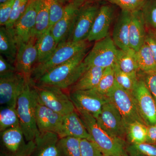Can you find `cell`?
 Segmentation results:
<instances>
[{
    "label": "cell",
    "instance_id": "42",
    "mask_svg": "<svg viewBox=\"0 0 156 156\" xmlns=\"http://www.w3.org/2000/svg\"><path fill=\"white\" fill-rule=\"evenodd\" d=\"M145 44L150 48L156 61V30L151 28H147Z\"/></svg>",
    "mask_w": 156,
    "mask_h": 156
},
{
    "label": "cell",
    "instance_id": "39",
    "mask_svg": "<svg viewBox=\"0 0 156 156\" xmlns=\"http://www.w3.org/2000/svg\"><path fill=\"white\" fill-rule=\"evenodd\" d=\"M81 156H103L99 148L92 140H80Z\"/></svg>",
    "mask_w": 156,
    "mask_h": 156
},
{
    "label": "cell",
    "instance_id": "37",
    "mask_svg": "<svg viewBox=\"0 0 156 156\" xmlns=\"http://www.w3.org/2000/svg\"><path fill=\"white\" fill-rule=\"evenodd\" d=\"M50 9V27L53 26L63 17L65 8H63L57 0H49Z\"/></svg>",
    "mask_w": 156,
    "mask_h": 156
},
{
    "label": "cell",
    "instance_id": "11",
    "mask_svg": "<svg viewBox=\"0 0 156 156\" xmlns=\"http://www.w3.org/2000/svg\"><path fill=\"white\" fill-rule=\"evenodd\" d=\"M27 82L24 76L17 72L0 76L1 106H17V99Z\"/></svg>",
    "mask_w": 156,
    "mask_h": 156
},
{
    "label": "cell",
    "instance_id": "1",
    "mask_svg": "<svg viewBox=\"0 0 156 156\" xmlns=\"http://www.w3.org/2000/svg\"><path fill=\"white\" fill-rule=\"evenodd\" d=\"M88 48L69 61L50 70L36 82L31 83L56 86L68 91L87 69L83 60L88 54Z\"/></svg>",
    "mask_w": 156,
    "mask_h": 156
},
{
    "label": "cell",
    "instance_id": "28",
    "mask_svg": "<svg viewBox=\"0 0 156 156\" xmlns=\"http://www.w3.org/2000/svg\"><path fill=\"white\" fill-rule=\"evenodd\" d=\"M80 140L73 136L59 138L57 143L58 156H81Z\"/></svg>",
    "mask_w": 156,
    "mask_h": 156
},
{
    "label": "cell",
    "instance_id": "12",
    "mask_svg": "<svg viewBox=\"0 0 156 156\" xmlns=\"http://www.w3.org/2000/svg\"><path fill=\"white\" fill-rule=\"evenodd\" d=\"M36 37H32L28 41L19 44L14 66L16 71L30 83L31 76L38 60Z\"/></svg>",
    "mask_w": 156,
    "mask_h": 156
},
{
    "label": "cell",
    "instance_id": "34",
    "mask_svg": "<svg viewBox=\"0 0 156 156\" xmlns=\"http://www.w3.org/2000/svg\"><path fill=\"white\" fill-rule=\"evenodd\" d=\"M126 152L128 156H156V144L143 143L126 145Z\"/></svg>",
    "mask_w": 156,
    "mask_h": 156
},
{
    "label": "cell",
    "instance_id": "8",
    "mask_svg": "<svg viewBox=\"0 0 156 156\" xmlns=\"http://www.w3.org/2000/svg\"><path fill=\"white\" fill-rule=\"evenodd\" d=\"M110 36L95 42L83 60L87 69L92 66L106 68L115 62L118 49Z\"/></svg>",
    "mask_w": 156,
    "mask_h": 156
},
{
    "label": "cell",
    "instance_id": "27",
    "mask_svg": "<svg viewBox=\"0 0 156 156\" xmlns=\"http://www.w3.org/2000/svg\"><path fill=\"white\" fill-rule=\"evenodd\" d=\"M37 15L33 37H37L50 27L49 0H36Z\"/></svg>",
    "mask_w": 156,
    "mask_h": 156
},
{
    "label": "cell",
    "instance_id": "21",
    "mask_svg": "<svg viewBox=\"0 0 156 156\" xmlns=\"http://www.w3.org/2000/svg\"><path fill=\"white\" fill-rule=\"evenodd\" d=\"M147 27L141 10L131 12L129 27L130 48L137 52L145 43Z\"/></svg>",
    "mask_w": 156,
    "mask_h": 156
},
{
    "label": "cell",
    "instance_id": "23",
    "mask_svg": "<svg viewBox=\"0 0 156 156\" xmlns=\"http://www.w3.org/2000/svg\"><path fill=\"white\" fill-rule=\"evenodd\" d=\"M18 47L19 44L13 29L1 26L0 53L9 62L14 66Z\"/></svg>",
    "mask_w": 156,
    "mask_h": 156
},
{
    "label": "cell",
    "instance_id": "30",
    "mask_svg": "<svg viewBox=\"0 0 156 156\" xmlns=\"http://www.w3.org/2000/svg\"><path fill=\"white\" fill-rule=\"evenodd\" d=\"M20 126L17 106H2L0 109V131Z\"/></svg>",
    "mask_w": 156,
    "mask_h": 156
},
{
    "label": "cell",
    "instance_id": "6",
    "mask_svg": "<svg viewBox=\"0 0 156 156\" xmlns=\"http://www.w3.org/2000/svg\"><path fill=\"white\" fill-rule=\"evenodd\" d=\"M107 97L120 112L127 128L129 124L134 122L145 124L140 114L133 94L121 87L116 81Z\"/></svg>",
    "mask_w": 156,
    "mask_h": 156
},
{
    "label": "cell",
    "instance_id": "40",
    "mask_svg": "<svg viewBox=\"0 0 156 156\" xmlns=\"http://www.w3.org/2000/svg\"><path fill=\"white\" fill-rule=\"evenodd\" d=\"M137 75L142 78L156 102V71L144 73L138 71Z\"/></svg>",
    "mask_w": 156,
    "mask_h": 156
},
{
    "label": "cell",
    "instance_id": "36",
    "mask_svg": "<svg viewBox=\"0 0 156 156\" xmlns=\"http://www.w3.org/2000/svg\"><path fill=\"white\" fill-rule=\"evenodd\" d=\"M28 0H15L10 19L6 27L12 28L25 12L28 5Z\"/></svg>",
    "mask_w": 156,
    "mask_h": 156
},
{
    "label": "cell",
    "instance_id": "10",
    "mask_svg": "<svg viewBox=\"0 0 156 156\" xmlns=\"http://www.w3.org/2000/svg\"><path fill=\"white\" fill-rule=\"evenodd\" d=\"M71 100L76 110L83 111L97 119L105 104L109 101L108 97L94 89L79 90L69 92Z\"/></svg>",
    "mask_w": 156,
    "mask_h": 156
},
{
    "label": "cell",
    "instance_id": "33",
    "mask_svg": "<svg viewBox=\"0 0 156 156\" xmlns=\"http://www.w3.org/2000/svg\"><path fill=\"white\" fill-rule=\"evenodd\" d=\"M115 82L114 70L112 66L105 69L99 83L93 89L101 95L107 97L108 93L114 86Z\"/></svg>",
    "mask_w": 156,
    "mask_h": 156
},
{
    "label": "cell",
    "instance_id": "45",
    "mask_svg": "<svg viewBox=\"0 0 156 156\" xmlns=\"http://www.w3.org/2000/svg\"><path fill=\"white\" fill-rule=\"evenodd\" d=\"M9 1V0H0V5L4 4V3H5Z\"/></svg>",
    "mask_w": 156,
    "mask_h": 156
},
{
    "label": "cell",
    "instance_id": "4",
    "mask_svg": "<svg viewBox=\"0 0 156 156\" xmlns=\"http://www.w3.org/2000/svg\"><path fill=\"white\" fill-rule=\"evenodd\" d=\"M87 40L79 42L65 41L58 44L57 48L48 59L36 64L31 76V82H35L49 70L65 63L81 51L89 48Z\"/></svg>",
    "mask_w": 156,
    "mask_h": 156
},
{
    "label": "cell",
    "instance_id": "41",
    "mask_svg": "<svg viewBox=\"0 0 156 156\" xmlns=\"http://www.w3.org/2000/svg\"><path fill=\"white\" fill-rule=\"evenodd\" d=\"M15 0H9L0 5V25L6 26L9 22Z\"/></svg>",
    "mask_w": 156,
    "mask_h": 156
},
{
    "label": "cell",
    "instance_id": "2",
    "mask_svg": "<svg viewBox=\"0 0 156 156\" xmlns=\"http://www.w3.org/2000/svg\"><path fill=\"white\" fill-rule=\"evenodd\" d=\"M83 122L92 140L99 148L104 156H122L126 154L124 140L111 136L98 123L96 119L89 113L76 110Z\"/></svg>",
    "mask_w": 156,
    "mask_h": 156
},
{
    "label": "cell",
    "instance_id": "24",
    "mask_svg": "<svg viewBox=\"0 0 156 156\" xmlns=\"http://www.w3.org/2000/svg\"><path fill=\"white\" fill-rule=\"evenodd\" d=\"M104 69V68L96 66L87 69L76 83L70 88L69 92L95 89L100 82Z\"/></svg>",
    "mask_w": 156,
    "mask_h": 156
},
{
    "label": "cell",
    "instance_id": "44",
    "mask_svg": "<svg viewBox=\"0 0 156 156\" xmlns=\"http://www.w3.org/2000/svg\"><path fill=\"white\" fill-rule=\"evenodd\" d=\"M146 142L156 144V124L147 126Z\"/></svg>",
    "mask_w": 156,
    "mask_h": 156
},
{
    "label": "cell",
    "instance_id": "32",
    "mask_svg": "<svg viewBox=\"0 0 156 156\" xmlns=\"http://www.w3.org/2000/svg\"><path fill=\"white\" fill-rule=\"evenodd\" d=\"M113 67L116 82L124 89L133 93L138 80L137 73H128L124 72L115 63L113 65Z\"/></svg>",
    "mask_w": 156,
    "mask_h": 156
},
{
    "label": "cell",
    "instance_id": "5",
    "mask_svg": "<svg viewBox=\"0 0 156 156\" xmlns=\"http://www.w3.org/2000/svg\"><path fill=\"white\" fill-rule=\"evenodd\" d=\"M30 83L36 92L38 101L43 105L62 116L76 110L69 94L65 90L56 86Z\"/></svg>",
    "mask_w": 156,
    "mask_h": 156
},
{
    "label": "cell",
    "instance_id": "50",
    "mask_svg": "<svg viewBox=\"0 0 156 156\" xmlns=\"http://www.w3.org/2000/svg\"></svg>",
    "mask_w": 156,
    "mask_h": 156
},
{
    "label": "cell",
    "instance_id": "47",
    "mask_svg": "<svg viewBox=\"0 0 156 156\" xmlns=\"http://www.w3.org/2000/svg\"><path fill=\"white\" fill-rule=\"evenodd\" d=\"M122 156H128V155H127V154H126Z\"/></svg>",
    "mask_w": 156,
    "mask_h": 156
},
{
    "label": "cell",
    "instance_id": "19",
    "mask_svg": "<svg viewBox=\"0 0 156 156\" xmlns=\"http://www.w3.org/2000/svg\"><path fill=\"white\" fill-rule=\"evenodd\" d=\"M58 135L59 138L73 136L92 140L91 136L76 110L63 116L61 128Z\"/></svg>",
    "mask_w": 156,
    "mask_h": 156
},
{
    "label": "cell",
    "instance_id": "7",
    "mask_svg": "<svg viewBox=\"0 0 156 156\" xmlns=\"http://www.w3.org/2000/svg\"><path fill=\"white\" fill-rule=\"evenodd\" d=\"M1 152L7 156H30L35 146L27 141L20 126L1 132Z\"/></svg>",
    "mask_w": 156,
    "mask_h": 156
},
{
    "label": "cell",
    "instance_id": "13",
    "mask_svg": "<svg viewBox=\"0 0 156 156\" xmlns=\"http://www.w3.org/2000/svg\"><path fill=\"white\" fill-rule=\"evenodd\" d=\"M138 76V75H137ZM140 116L147 126L156 124V102L142 78L138 80L133 93Z\"/></svg>",
    "mask_w": 156,
    "mask_h": 156
},
{
    "label": "cell",
    "instance_id": "38",
    "mask_svg": "<svg viewBox=\"0 0 156 156\" xmlns=\"http://www.w3.org/2000/svg\"><path fill=\"white\" fill-rule=\"evenodd\" d=\"M112 4L119 7L122 11L133 12L142 9L146 0H107Z\"/></svg>",
    "mask_w": 156,
    "mask_h": 156
},
{
    "label": "cell",
    "instance_id": "25",
    "mask_svg": "<svg viewBox=\"0 0 156 156\" xmlns=\"http://www.w3.org/2000/svg\"><path fill=\"white\" fill-rule=\"evenodd\" d=\"M37 37L36 45L38 51L37 64L46 61L56 50L58 44L51 32V29L39 35Z\"/></svg>",
    "mask_w": 156,
    "mask_h": 156
},
{
    "label": "cell",
    "instance_id": "18",
    "mask_svg": "<svg viewBox=\"0 0 156 156\" xmlns=\"http://www.w3.org/2000/svg\"><path fill=\"white\" fill-rule=\"evenodd\" d=\"M113 16L114 10L111 6H101L95 17L87 41L96 42L108 36Z\"/></svg>",
    "mask_w": 156,
    "mask_h": 156
},
{
    "label": "cell",
    "instance_id": "9",
    "mask_svg": "<svg viewBox=\"0 0 156 156\" xmlns=\"http://www.w3.org/2000/svg\"><path fill=\"white\" fill-rule=\"evenodd\" d=\"M96 119L99 126L111 136L122 140L126 137L127 126L120 112L110 100L105 104Z\"/></svg>",
    "mask_w": 156,
    "mask_h": 156
},
{
    "label": "cell",
    "instance_id": "3",
    "mask_svg": "<svg viewBox=\"0 0 156 156\" xmlns=\"http://www.w3.org/2000/svg\"><path fill=\"white\" fill-rule=\"evenodd\" d=\"M36 92L30 83L27 82L24 90L18 97L17 110L20 126L27 141H34L39 131L36 120Z\"/></svg>",
    "mask_w": 156,
    "mask_h": 156
},
{
    "label": "cell",
    "instance_id": "29",
    "mask_svg": "<svg viewBox=\"0 0 156 156\" xmlns=\"http://www.w3.org/2000/svg\"><path fill=\"white\" fill-rule=\"evenodd\" d=\"M139 71L149 73L156 71V61L150 48L146 44L136 52Z\"/></svg>",
    "mask_w": 156,
    "mask_h": 156
},
{
    "label": "cell",
    "instance_id": "43",
    "mask_svg": "<svg viewBox=\"0 0 156 156\" xmlns=\"http://www.w3.org/2000/svg\"><path fill=\"white\" fill-rule=\"evenodd\" d=\"M16 71L14 65L9 62L2 55L0 56V76L5 75Z\"/></svg>",
    "mask_w": 156,
    "mask_h": 156
},
{
    "label": "cell",
    "instance_id": "14",
    "mask_svg": "<svg viewBox=\"0 0 156 156\" xmlns=\"http://www.w3.org/2000/svg\"><path fill=\"white\" fill-rule=\"evenodd\" d=\"M98 10L95 6L80 10L73 22L66 41L79 42L87 40Z\"/></svg>",
    "mask_w": 156,
    "mask_h": 156
},
{
    "label": "cell",
    "instance_id": "16",
    "mask_svg": "<svg viewBox=\"0 0 156 156\" xmlns=\"http://www.w3.org/2000/svg\"><path fill=\"white\" fill-rule=\"evenodd\" d=\"M62 117L60 114L43 105L37 100L36 120L39 132H51L58 134L61 128Z\"/></svg>",
    "mask_w": 156,
    "mask_h": 156
},
{
    "label": "cell",
    "instance_id": "17",
    "mask_svg": "<svg viewBox=\"0 0 156 156\" xmlns=\"http://www.w3.org/2000/svg\"><path fill=\"white\" fill-rule=\"evenodd\" d=\"M83 0H76L65 7L63 17L51 28V32L58 44L65 41L68 36L73 22L79 12V7Z\"/></svg>",
    "mask_w": 156,
    "mask_h": 156
},
{
    "label": "cell",
    "instance_id": "48",
    "mask_svg": "<svg viewBox=\"0 0 156 156\" xmlns=\"http://www.w3.org/2000/svg\"><path fill=\"white\" fill-rule=\"evenodd\" d=\"M155 30H156V29H155Z\"/></svg>",
    "mask_w": 156,
    "mask_h": 156
},
{
    "label": "cell",
    "instance_id": "15",
    "mask_svg": "<svg viewBox=\"0 0 156 156\" xmlns=\"http://www.w3.org/2000/svg\"><path fill=\"white\" fill-rule=\"evenodd\" d=\"M36 15V0H32L28 4L25 12L12 27L18 44L28 41L33 37Z\"/></svg>",
    "mask_w": 156,
    "mask_h": 156
},
{
    "label": "cell",
    "instance_id": "26",
    "mask_svg": "<svg viewBox=\"0 0 156 156\" xmlns=\"http://www.w3.org/2000/svg\"><path fill=\"white\" fill-rule=\"evenodd\" d=\"M115 63L125 73H131L139 71L136 52L132 48L126 50L118 49Z\"/></svg>",
    "mask_w": 156,
    "mask_h": 156
},
{
    "label": "cell",
    "instance_id": "31",
    "mask_svg": "<svg viewBox=\"0 0 156 156\" xmlns=\"http://www.w3.org/2000/svg\"><path fill=\"white\" fill-rule=\"evenodd\" d=\"M147 126L140 122H134L127 128L126 138L129 144H138L146 142Z\"/></svg>",
    "mask_w": 156,
    "mask_h": 156
},
{
    "label": "cell",
    "instance_id": "22",
    "mask_svg": "<svg viewBox=\"0 0 156 156\" xmlns=\"http://www.w3.org/2000/svg\"><path fill=\"white\" fill-rule=\"evenodd\" d=\"M131 12L122 11L113 30L112 38L115 46L120 50H126L130 48L129 27Z\"/></svg>",
    "mask_w": 156,
    "mask_h": 156
},
{
    "label": "cell",
    "instance_id": "46",
    "mask_svg": "<svg viewBox=\"0 0 156 156\" xmlns=\"http://www.w3.org/2000/svg\"><path fill=\"white\" fill-rule=\"evenodd\" d=\"M0 156H7L6 154H5L3 153L2 152H1V154H0Z\"/></svg>",
    "mask_w": 156,
    "mask_h": 156
},
{
    "label": "cell",
    "instance_id": "35",
    "mask_svg": "<svg viewBox=\"0 0 156 156\" xmlns=\"http://www.w3.org/2000/svg\"><path fill=\"white\" fill-rule=\"evenodd\" d=\"M147 28H156V0H146L141 9Z\"/></svg>",
    "mask_w": 156,
    "mask_h": 156
},
{
    "label": "cell",
    "instance_id": "49",
    "mask_svg": "<svg viewBox=\"0 0 156 156\" xmlns=\"http://www.w3.org/2000/svg\"><path fill=\"white\" fill-rule=\"evenodd\" d=\"M103 156H104V155H103Z\"/></svg>",
    "mask_w": 156,
    "mask_h": 156
},
{
    "label": "cell",
    "instance_id": "20",
    "mask_svg": "<svg viewBox=\"0 0 156 156\" xmlns=\"http://www.w3.org/2000/svg\"><path fill=\"white\" fill-rule=\"evenodd\" d=\"M58 134L51 132H39L34 140L35 146L30 156H58Z\"/></svg>",
    "mask_w": 156,
    "mask_h": 156
}]
</instances>
